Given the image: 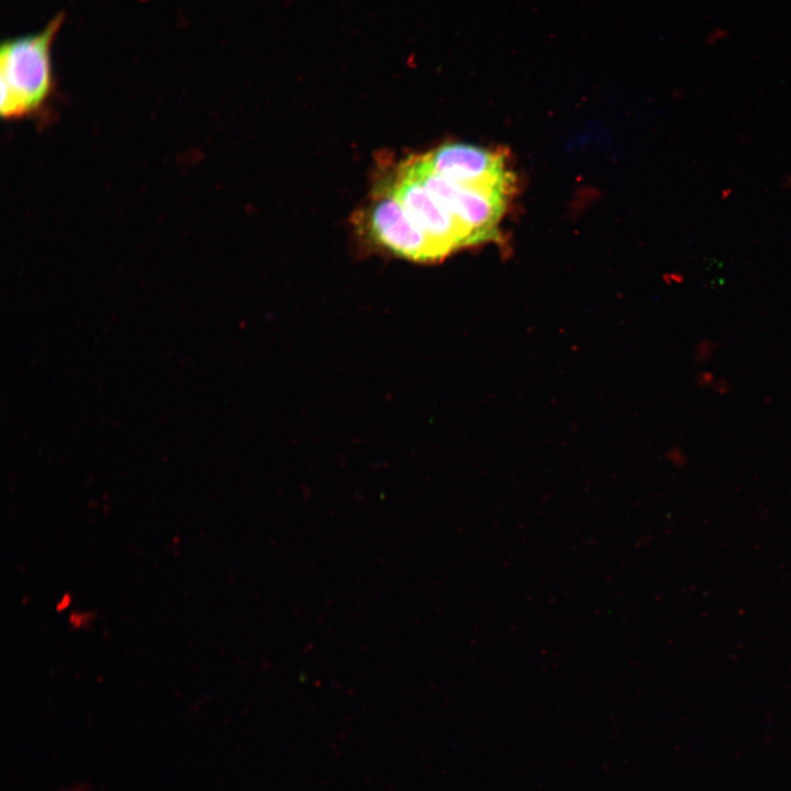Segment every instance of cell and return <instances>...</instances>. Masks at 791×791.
Segmentation results:
<instances>
[{"label":"cell","mask_w":791,"mask_h":791,"mask_svg":"<svg viewBox=\"0 0 791 791\" xmlns=\"http://www.w3.org/2000/svg\"><path fill=\"white\" fill-rule=\"evenodd\" d=\"M414 175L468 231L472 245L500 237L499 224L510 198L465 187L433 172L421 156L406 159Z\"/></svg>","instance_id":"obj_2"},{"label":"cell","mask_w":791,"mask_h":791,"mask_svg":"<svg viewBox=\"0 0 791 791\" xmlns=\"http://www.w3.org/2000/svg\"><path fill=\"white\" fill-rule=\"evenodd\" d=\"M391 187L410 220L443 257L460 247L472 246L468 231L414 175L406 160L398 166Z\"/></svg>","instance_id":"obj_5"},{"label":"cell","mask_w":791,"mask_h":791,"mask_svg":"<svg viewBox=\"0 0 791 791\" xmlns=\"http://www.w3.org/2000/svg\"><path fill=\"white\" fill-rule=\"evenodd\" d=\"M361 220L370 239L397 256L417 263L444 258L431 239L410 220L394 196L391 182L378 189Z\"/></svg>","instance_id":"obj_4"},{"label":"cell","mask_w":791,"mask_h":791,"mask_svg":"<svg viewBox=\"0 0 791 791\" xmlns=\"http://www.w3.org/2000/svg\"><path fill=\"white\" fill-rule=\"evenodd\" d=\"M63 20L60 13L41 32L2 44L0 112L3 119L34 115L52 96L51 47Z\"/></svg>","instance_id":"obj_1"},{"label":"cell","mask_w":791,"mask_h":791,"mask_svg":"<svg viewBox=\"0 0 791 791\" xmlns=\"http://www.w3.org/2000/svg\"><path fill=\"white\" fill-rule=\"evenodd\" d=\"M438 176L455 183L511 198L515 176L501 151L452 142L420 155Z\"/></svg>","instance_id":"obj_3"}]
</instances>
